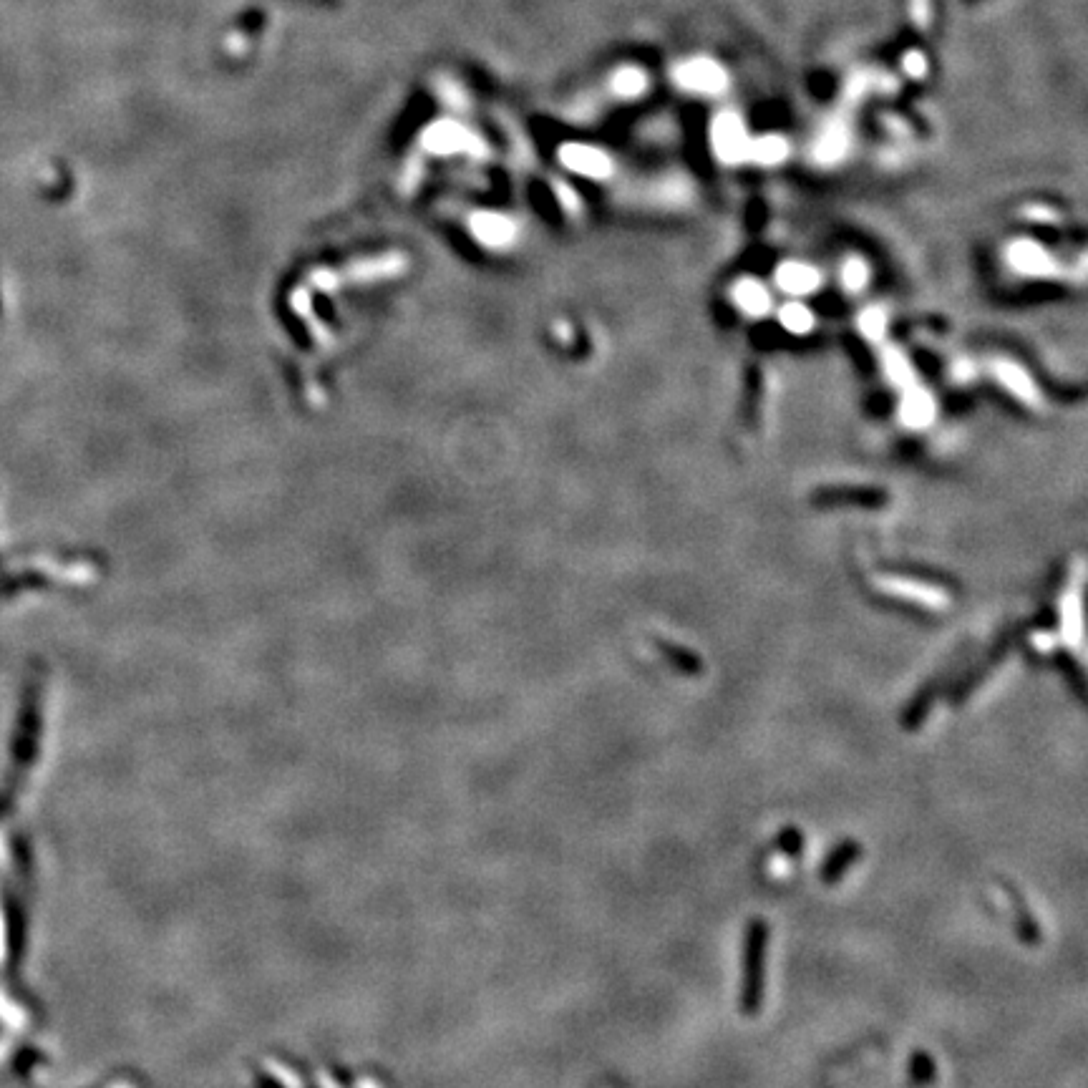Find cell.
<instances>
[{
	"label": "cell",
	"mask_w": 1088,
	"mask_h": 1088,
	"mask_svg": "<svg viewBox=\"0 0 1088 1088\" xmlns=\"http://www.w3.org/2000/svg\"><path fill=\"white\" fill-rule=\"evenodd\" d=\"M789 154V144L781 136H764L756 142H748V157L759 164H779Z\"/></svg>",
	"instance_id": "7c38bea8"
},
{
	"label": "cell",
	"mask_w": 1088,
	"mask_h": 1088,
	"mask_svg": "<svg viewBox=\"0 0 1088 1088\" xmlns=\"http://www.w3.org/2000/svg\"><path fill=\"white\" fill-rule=\"evenodd\" d=\"M879 587H882L884 592H892V595L905 597V600L920 602V605L925 607H945L947 602V595L942 590H937V587L922 585V582H912V580H900V577H882V580H879Z\"/></svg>",
	"instance_id": "5b68a950"
},
{
	"label": "cell",
	"mask_w": 1088,
	"mask_h": 1088,
	"mask_svg": "<svg viewBox=\"0 0 1088 1088\" xmlns=\"http://www.w3.org/2000/svg\"><path fill=\"white\" fill-rule=\"evenodd\" d=\"M1061 625H1063V635H1066L1068 643H1078V640H1081L1083 615H1081V600H1078L1076 595L1063 597Z\"/></svg>",
	"instance_id": "9a60e30c"
},
{
	"label": "cell",
	"mask_w": 1088,
	"mask_h": 1088,
	"mask_svg": "<svg viewBox=\"0 0 1088 1088\" xmlns=\"http://www.w3.org/2000/svg\"><path fill=\"white\" fill-rule=\"evenodd\" d=\"M779 320L789 333H796V335H804L814 328V313L801 303L784 305L779 313Z\"/></svg>",
	"instance_id": "5bb4252c"
},
{
	"label": "cell",
	"mask_w": 1088,
	"mask_h": 1088,
	"mask_svg": "<svg viewBox=\"0 0 1088 1088\" xmlns=\"http://www.w3.org/2000/svg\"><path fill=\"white\" fill-rule=\"evenodd\" d=\"M781 844H784V852L789 854H799V847H801V834L796 832V829H786V834L781 837Z\"/></svg>",
	"instance_id": "44dd1931"
},
{
	"label": "cell",
	"mask_w": 1088,
	"mask_h": 1088,
	"mask_svg": "<svg viewBox=\"0 0 1088 1088\" xmlns=\"http://www.w3.org/2000/svg\"><path fill=\"white\" fill-rule=\"evenodd\" d=\"M905 66H907V68H910V71H915V74H917V76H920V74H922V71H925V63H922V58H920V56H917V53H912V56H910V58H907V63H905Z\"/></svg>",
	"instance_id": "7402d4cb"
},
{
	"label": "cell",
	"mask_w": 1088,
	"mask_h": 1088,
	"mask_svg": "<svg viewBox=\"0 0 1088 1088\" xmlns=\"http://www.w3.org/2000/svg\"><path fill=\"white\" fill-rule=\"evenodd\" d=\"M1008 262L1013 270L1028 278H1043L1053 270L1051 255L1033 240H1015L1008 247Z\"/></svg>",
	"instance_id": "277c9868"
},
{
	"label": "cell",
	"mask_w": 1088,
	"mask_h": 1088,
	"mask_svg": "<svg viewBox=\"0 0 1088 1088\" xmlns=\"http://www.w3.org/2000/svg\"><path fill=\"white\" fill-rule=\"evenodd\" d=\"M859 333H862L867 340L879 343V340L884 338V333H887V315H884V310L882 308L864 310V313L859 315Z\"/></svg>",
	"instance_id": "e0dca14e"
},
{
	"label": "cell",
	"mask_w": 1088,
	"mask_h": 1088,
	"mask_svg": "<svg viewBox=\"0 0 1088 1088\" xmlns=\"http://www.w3.org/2000/svg\"><path fill=\"white\" fill-rule=\"evenodd\" d=\"M713 147L726 164H738L748 157V134L736 114H721L713 124Z\"/></svg>",
	"instance_id": "3957f363"
},
{
	"label": "cell",
	"mask_w": 1088,
	"mask_h": 1088,
	"mask_svg": "<svg viewBox=\"0 0 1088 1088\" xmlns=\"http://www.w3.org/2000/svg\"><path fill=\"white\" fill-rule=\"evenodd\" d=\"M562 159H565L567 167H572L575 172L587 174V177H595V179L607 177L612 169L607 154L597 152V149L592 147H577V144H572V147H567L565 152H562Z\"/></svg>",
	"instance_id": "ba28073f"
},
{
	"label": "cell",
	"mask_w": 1088,
	"mask_h": 1088,
	"mask_svg": "<svg viewBox=\"0 0 1088 1088\" xmlns=\"http://www.w3.org/2000/svg\"><path fill=\"white\" fill-rule=\"evenodd\" d=\"M867 280H869V267H867V262L857 260V257H854V260H847V262H844V267H842V285L849 290V293H859V290H862L864 285H867Z\"/></svg>",
	"instance_id": "d6986e66"
},
{
	"label": "cell",
	"mask_w": 1088,
	"mask_h": 1088,
	"mask_svg": "<svg viewBox=\"0 0 1088 1088\" xmlns=\"http://www.w3.org/2000/svg\"><path fill=\"white\" fill-rule=\"evenodd\" d=\"M776 285L789 295H809L819 288V272L804 262H784L776 270Z\"/></svg>",
	"instance_id": "8992f818"
},
{
	"label": "cell",
	"mask_w": 1088,
	"mask_h": 1088,
	"mask_svg": "<svg viewBox=\"0 0 1088 1088\" xmlns=\"http://www.w3.org/2000/svg\"><path fill=\"white\" fill-rule=\"evenodd\" d=\"M912 1076H915L917 1083L932 1081V1076H935V1066H932V1058H927L925 1053H917V1056L912 1058Z\"/></svg>",
	"instance_id": "ffe728a7"
},
{
	"label": "cell",
	"mask_w": 1088,
	"mask_h": 1088,
	"mask_svg": "<svg viewBox=\"0 0 1088 1088\" xmlns=\"http://www.w3.org/2000/svg\"><path fill=\"white\" fill-rule=\"evenodd\" d=\"M900 419L910 429H925V426H930L932 419H935V401H932L930 393L922 391V388H910L902 396Z\"/></svg>",
	"instance_id": "52a82bcc"
},
{
	"label": "cell",
	"mask_w": 1088,
	"mask_h": 1088,
	"mask_svg": "<svg viewBox=\"0 0 1088 1088\" xmlns=\"http://www.w3.org/2000/svg\"><path fill=\"white\" fill-rule=\"evenodd\" d=\"M733 300H736V305L743 310V313L754 315V318H761V315L769 313L771 308L769 290H766L759 280H751V278L741 280V283L733 288Z\"/></svg>",
	"instance_id": "30bf717a"
},
{
	"label": "cell",
	"mask_w": 1088,
	"mask_h": 1088,
	"mask_svg": "<svg viewBox=\"0 0 1088 1088\" xmlns=\"http://www.w3.org/2000/svg\"><path fill=\"white\" fill-rule=\"evenodd\" d=\"M769 930L761 920L751 922L746 935V955H743V1013L754 1015L761 1005V985H764V958Z\"/></svg>",
	"instance_id": "6da1fadb"
},
{
	"label": "cell",
	"mask_w": 1088,
	"mask_h": 1088,
	"mask_svg": "<svg viewBox=\"0 0 1088 1088\" xmlns=\"http://www.w3.org/2000/svg\"><path fill=\"white\" fill-rule=\"evenodd\" d=\"M995 376H998V381L1003 383V386L1008 388L1013 396H1018L1020 401H1026V403H1036L1038 401L1036 383H1033V378L1028 376V373L1023 371L1018 363L998 361V363H995Z\"/></svg>",
	"instance_id": "9c48e42d"
},
{
	"label": "cell",
	"mask_w": 1088,
	"mask_h": 1088,
	"mask_svg": "<svg viewBox=\"0 0 1088 1088\" xmlns=\"http://www.w3.org/2000/svg\"><path fill=\"white\" fill-rule=\"evenodd\" d=\"M882 361H884V373H887V378H890L895 386H910L912 383L910 361H907L897 348H890V351L884 353Z\"/></svg>",
	"instance_id": "2e32d148"
},
{
	"label": "cell",
	"mask_w": 1088,
	"mask_h": 1088,
	"mask_svg": "<svg viewBox=\"0 0 1088 1088\" xmlns=\"http://www.w3.org/2000/svg\"><path fill=\"white\" fill-rule=\"evenodd\" d=\"M859 844L857 842H842L837 849H834L832 854L827 857V862H824L822 867V879L824 882H837L839 877H842L844 872H847L849 867H852L854 859L859 857Z\"/></svg>",
	"instance_id": "8fae6325"
},
{
	"label": "cell",
	"mask_w": 1088,
	"mask_h": 1088,
	"mask_svg": "<svg viewBox=\"0 0 1088 1088\" xmlns=\"http://www.w3.org/2000/svg\"><path fill=\"white\" fill-rule=\"evenodd\" d=\"M675 81H678V86L696 91V94H718V91L726 89L728 76L711 58H693V61L678 66Z\"/></svg>",
	"instance_id": "7a4b0ae2"
},
{
	"label": "cell",
	"mask_w": 1088,
	"mask_h": 1088,
	"mask_svg": "<svg viewBox=\"0 0 1088 1088\" xmlns=\"http://www.w3.org/2000/svg\"><path fill=\"white\" fill-rule=\"evenodd\" d=\"M645 86H648V79H645V74L643 71H638V68H625V71H620V74L615 76V89H618V94L625 96V99L640 96L645 91Z\"/></svg>",
	"instance_id": "ac0fdd59"
},
{
	"label": "cell",
	"mask_w": 1088,
	"mask_h": 1088,
	"mask_svg": "<svg viewBox=\"0 0 1088 1088\" xmlns=\"http://www.w3.org/2000/svg\"><path fill=\"white\" fill-rule=\"evenodd\" d=\"M844 152H847V131L839 124L829 126L822 134V139H819V144H816V159L832 164L837 159H842Z\"/></svg>",
	"instance_id": "4fadbf2b"
}]
</instances>
